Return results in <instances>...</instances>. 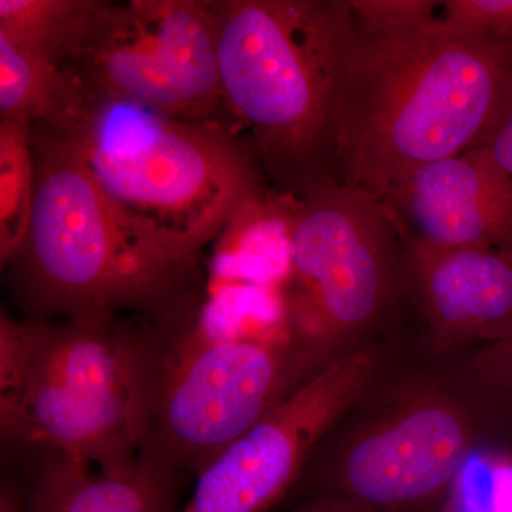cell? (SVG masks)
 I'll use <instances>...</instances> for the list:
<instances>
[{
	"label": "cell",
	"mask_w": 512,
	"mask_h": 512,
	"mask_svg": "<svg viewBox=\"0 0 512 512\" xmlns=\"http://www.w3.org/2000/svg\"><path fill=\"white\" fill-rule=\"evenodd\" d=\"M437 10L403 19L353 10L339 183L379 198L423 165L476 147L494 120L512 84V37L476 35Z\"/></svg>",
	"instance_id": "cell-1"
},
{
	"label": "cell",
	"mask_w": 512,
	"mask_h": 512,
	"mask_svg": "<svg viewBox=\"0 0 512 512\" xmlns=\"http://www.w3.org/2000/svg\"><path fill=\"white\" fill-rule=\"evenodd\" d=\"M229 120L271 191L299 200L338 180L343 59L356 20L349 0H212Z\"/></svg>",
	"instance_id": "cell-2"
},
{
	"label": "cell",
	"mask_w": 512,
	"mask_h": 512,
	"mask_svg": "<svg viewBox=\"0 0 512 512\" xmlns=\"http://www.w3.org/2000/svg\"><path fill=\"white\" fill-rule=\"evenodd\" d=\"M36 197L26 237L3 266L29 318L195 308L194 269L178 262L104 192L77 137L32 127Z\"/></svg>",
	"instance_id": "cell-3"
},
{
	"label": "cell",
	"mask_w": 512,
	"mask_h": 512,
	"mask_svg": "<svg viewBox=\"0 0 512 512\" xmlns=\"http://www.w3.org/2000/svg\"><path fill=\"white\" fill-rule=\"evenodd\" d=\"M285 326L217 336L197 308L144 318L140 460L197 476L315 373Z\"/></svg>",
	"instance_id": "cell-4"
},
{
	"label": "cell",
	"mask_w": 512,
	"mask_h": 512,
	"mask_svg": "<svg viewBox=\"0 0 512 512\" xmlns=\"http://www.w3.org/2000/svg\"><path fill=\"white\" fill-rule=\"evenodd\" d=\"M77 140L110 200L194 271L212 239L271 191L245 138L224 121L101 107Z\"/></svg>",
	"instance_id": "cell-5"
},
{
	"label": "cell",
	"mask_w": 512,
	"mask_h": 512,
	"mask_svg": "<svg viewBox=\"0 0 512 512\" xmlns=\"http://www.w3.org/2000/svg\"><path fill=\"white\" fill-rule=\"evenodd\" d=\"M25 382L0 400L5 443L49 450L103 471L136 463L143 417V318H28Z\"/></svg>",
	"instance_id": "cell-6"
},
{
	"label": "cell",
	"mask_w": 512,
	"mask_h": 512,
	"mask_svg": "<svg viewBox=\"0 0 512 512\" xmlns=\"http://www.w3.org/2000/svg\"><path fill=\"white\" fill-rule=\"evenodd\" d=\"M409 276L403 239L375 195L330 183L296 200L279 299L306 353L372 326Z\"/></svg>",
	"instance_id": "cell-7"
},
{
	"label": "cell",
	"mask_w": 512,
	"mask_h": 512,
	"mask_svg": "<svg viewBox=\"0 0 512 512\" xmlns=\"http://www.w3.org/2000/svg\"><path fill=\"white\" fill-rule=\"evenodd\" d=\"M59 69L94 109L231 123L218 73L212 0H100Z\"/></svg>",
	"instance_id": "cell-8"
},
{
	"label": "cell",
	"mask_w": 512,
	"mask_h": 512,
	"mask_svg": "<svg viewBox=\"0 0 512 512\" xmlns=\"http://www.w3.org/2000/svg\"><path fill=\"white\" fill-rule=\"evenodd\" d=\"M372 372L366 353L323 366L195 476L177 512H266L296 483Z\"/></svg>",
	"instance_id": "cell-9"
},
{
	"label": "cell",
	"mask_w": 512,
	"mask_h": 512,
	"mask_svg": "<svg viewBox=\"0 0 512 512\" xmlns=\"http://www.w3.org/2000/svg\"><path fill=\"white\" fill-rule=\"evenodd\" d=\"M379 201L404 242L512 248V178L487 147L423 165Z\"/></svg>",
	"instance_id": "cell-10"
},
{
	"label": "cell",
	"mask_w": 512,
	"mask_h": 512,
	"mask_svg": "<svg viewBox=\"0 0 512 512\" xmlns=\"http://www.w3.org/2000/svg\"><path fill=\"white\" fill-rule=\"evenodd\" d=\"M468 446L466 423L451 407H413L350 448L343 485L352 500L400 512L443 493L463 471Z\"/></svg>",
	"instance_id": "cell-11"
},
{
	"label": "cell",
	"mask_w": 512,
	"mask_h": 512,
	"mask_svg": "<svg viewBox=\"0 0 512 512\" xmlns=\"http://www.w3.org/2000/svg\"><path fill=\"white\" fill-rule=\"evenodd\" d=\"M414 295L447 338L512 333V248H431L404 242Z\"/></svg>",
	"instance_id": "cell-12"
},
{
	"label": "cell",
	"mask_w": 512,
	"mask_h": 512,
	"mask_svg": "<svg viewBox=\"0 0 512 512\" xmlns=\"http://www.w3.org/2000/svg\"><path fill=\"white\" fill-rule=\"evenodd\" d=\"M29 512H177L183 477L148 461L103 471L67 454L29 450Z\"/></svg>",
	"instance_id": "cell-13"
},
{
	"label": "cell",
	"mask_w": 512,
	"mask_h": 512,
	"mask_svg": "<svg viewBox=\"0 0 512 512\" xmlns=\"http://www.w3.org/2000/svg\"><path fill=\"white\" fill-rule=\"evenodd\" d=\"M96 111L55 63L0 36V120L82 137Z\"/></svg>",
	"instance_id": "cell-14"
},
{
	"label": "cell",
	"mask_w": 512,
	"mask_h": 512,
	"mask_svg": "<svg viewBox=\"0 0 512 512\" xmlns=\"http://www.w3.org/2000/svg\"><path fill=\"white\" fill-rule=\"evenodd\" d=\"M100 0H0V36L59 66Z\"/></svg>",
	"instance_id": "cell-15"
},
{
	"label": "cell",
	"mask_w": 512,
	"mask_h": 512,
	"mask_svg": "<svg viewBox=\"0 0 512 512\" xmlns=\"http://www.w3.org/2000/svg\"><path fill=\"white\" fill-rule=\"evenodd\" d=\"M33 128L0 120V264H8L28 232L36 197Z\"/></svg>",
	"instance_id": "cell-16"
},
{
	"label": "cell",
	"mask_w": 512,
	"mask_h": 512,
	"mask_svg": "<svg viewBox=\"0 0 512 512\" xmlns=\"http://www.w3.org/2000/svg\"><path fill=\"white\" fill-rule=\"evenodd\" d=\"M32 353L29 319L18 320L2 309L0 315V400L19 392L26 379Z\"/></svg>",
	"instance_id": "cell-17"
},
{
	"label": "cell",
	"mask_w": 512,
	"mask_h": 512,
	"mask_svg": "<svg viewBox=\"0 0 512 512\" xmlns=\"http://www.w3.org/2000/svg\"><path fill=\"white\" fill-rule=\"evenodd\" d=\"M441 16L481 36L512 37V0H441Z\"/></svg>",
	"instance_id": "cell-18"
},
{
	"label": "cell",
	"mask_w": 512,
	"mask_h": 512,
	"mask_svg": "<svg viewBox=\"0 0 512 512\" xmlns=\"http://www.w3.org/2000/svg\"><path fill=\"white\" fill-rule=\"evenodd\" d=\"M0 512H29L26 484L18 478H2L0 485Z\"/></svg>",
	"instance_id": "cell-19"
},
{
	"label": "cell",
	"mask_w": 512,
	"mask_h": 512,
	"mask_svg": "<svg viewBox=\"0 0 512 512\" xmlns=\"http://www.w3.org/2000/svg\"><path fill=\"white\" fill-rule=\"evenodd\" d=\"M494 370L505 396L512 403V333L500 340L494 355Z\"/></svg>",
	"instance_id": "cell-20"
},
{
	"label": "cell",
	"mask_w": 512,
	"mask_h": 512,
	"mask_svg": "<svg viewBox=\"0 0 512 512\" xmlns=\"http://www.w3.org/2000/svg\"><path fill=\"white\" fill-rule=\"evenodd\" d=\"M293 512H390L377 510L369 505L359 503L352 498H323V500L313 501L302 505Z\"/></svg>",
	"instance_id": "cell-21"
}]
</instances>
